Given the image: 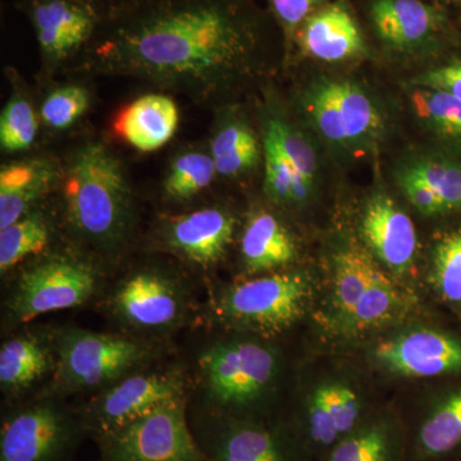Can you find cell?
<instances>
[{
  "label": "cell",
  "instance_id": "obj_26",
  "mask_svg": "<svg viewBox=\"0 0 461 461\" xmlns=\"http://www.w3.org/2000/svg\"><path fill=\"white\" fill-rule=\"evenodd\" d=\"M402 457L399 423L390 417H375L332 446L324 461H402Z\"/></svg>",
  "mask_w": 461,
  "mask_h": 461
},
{
  "label": "cell",
  "instance_id": "obj_16",
  "mask_svg": "<svg viewBox=\"0 0 461 461\" xmlns=\"http://www.w3.org/2000/svg\"><path fill=\"white\" fill-rule=\"evenodd\" d=\"M379 366L402 377L429 378L461 372V339L441 330H403L373 351Z\"/></svg>",
  "mask_w": 461,
  "mask_h": 461
},
{
  "label": "cell",
  "instance_id": "obj_18",
  "mask_svg": "<svg viewBox=\"0 0 461 461\" xmlns=\"http://www.w3.org/2000/svg\"><path fill=\"white\" fill-rule=\"evenodd\" d=\"M360 233L369 253L390 271L403 275L411 268L418 250L417 230L409 215L393 199L384 194L369 199Z\"/></svg>",
  "mask_w": 461,
  "mask_h": 461
},
{
  "label": "cell",
  "instance_id": "obj_21",
  "mask_svg": "<svg viewBox=\"0 0 461 461\" xmlns=\"http://www.w3.org/2000/svg\"><path fill=\"white\" fill-rule=\"evenodd\" d=\"M242 268L249 277L286 269L297 258L295 239L287 227L266 209L248 215L240 240Z\"/></svg>",
  "mask_w": 461,
  "mask_h": 461
},
{
  "label": "cell",
  "instance_id": "obj_7",
  "mask_svg": "<svg viewBox=\"0 0 461 461\" xmlns=\"http://www.w3.org/2000/svg\"><path fill=\"white\" fill-rule=\"evenodd\" d=\"M312 281L294 269L251 276L215 287L205 306V320L230 332L271 339L290 330L304 315Z\"/></svg>",
  "mask_w": 461,
  "mask_h": 461
},
{
  "label": "cell",
  "instance_id": "obj_13",
  "mask_svg": "<svg viewBox=\"0 0 461 461\" xmlns=\"http://www.w3.org/2000/svg\"><path fill=\"white\" fill-rule=\"evenodd\" d=\"M304 107L321 138L333 147L368 144L382 129V117L372 99L348 81H315L306 90Z\"/></svg>",
  "mask_w": 461,
  "mask_h": 461
},
{
  "label": "cell",
  "instance_id": "obj_2",
  "mask_svg": "<svg viewBox=\"0 0 461 461\" xmlns=\"http://www.w3.org/2000/svg\"><path fill=\"white\" fill-rule=\"evenodd\" d=\"M58 213L68 241L102 260L120 262L131 244L138 204L126 167L104 142L85 141L62 165Z\"/></svg>",
  "mask_w": 461,
  "mask_h": 461
},
{
  "label": "cell",
  "instance_id": "obj_23",
  "mask_svg": "<svg viewBox=\"0 0 461 461\" xmlns=\"http://www.w3.org/2000/svg\"><path fill=\"white\" fill-rule=\"evenodd\" d=\"M371 18L382 41L395 50H411L429 41L441 17L420 0H375Z\"/></svg>",
  "mask_w": 461,
  "mask_h": 461
},
{
  "label": "cell",
  "instance_id": "obj_11",
  "mask_svg": "<svg viewBox=\"0 0 461 461\" xmlns=\"http://www.w3.org/2000/svg\"><path fill=\"white\" fill-rule=\"evenodd\" d=\"M190 400L167 403L94 437L100 461H209L191 429Z\"/></svg>",
  "mask_w": 461,
  "mask_h": 461
},
{
  "label": "cell",
  "instance_id": "obj_27",
  "mask_svg": "<svg viewBox=\"0 0 461 461\" xmlns=\"http://www.w3.org/2000/svg\"><path fill=\"white\" fill-rule=\"evenodd\" d=\"M461 446V387L436 403L418 426L415 456L438 459Z\"/></svg>",
  "mask_w": 461,
  "mask_h": 461
},
{
  "label": "cell",
  "instance_id": "obj_3",
  "mask_svg": "<svg viewBox=\"0 0 461 461\" xmlns=\"http://www.w3.org/2000/svg\"><path fill=\"white\" fill-rule=\"evenodd\" d=\"M281 373L280 350L267 339L232 332L211 339L196 355L193 386L198 387V403L191 411L266 420Z\"/></svg>",
  "mask_w": 461,
  "mask_h": 461
},
{
  "label": "cell",
  "instance_id": "obj_20",
  "mask_svg": "<svg viewBox=\"0 0 461 461\" xmlns=\"http://www.w3.org/2000/svg\"><path fill=\"white\" fill-rule=\"evenodd\" d=\"M62 165L50 157H27L0 169V230L16 222L59 186Z\"/></svg>",
  "mask_w": 461,
  "mask_h": 461
},
{
  "label": "cell",
  "instance_id": "obj_24",
  "mask_svg": "<svg viewBox=\"0 0 461 461\" xmlns=\"http://www.w3.org/2000/svg\"><path fill=\"white\" fill-rule=\"evenodd\" d=\"M303 48L323 62H341L364 53L359 26L350 12L339 5L321 9L306 20Z\"/></svg>",
  "mask_w": 461,
  "mask_h": 461
},
{
  "label": "cell",
  "instance_id": "obj_36",
  "mask_svg": "<svg viewBox=\"0 0 461 461\" xmlns=\"http://www.w3.org/2000/svg\"><path fill=\"white\" fill-rule=\"evenodd\" d=\"M400 186L403 190L406 198L420 213L433 215L448 212L447 206L442 199L430 189L420 176L415 175L411 168L400 176Z\"/></svg>",
  "mask_w": 461,
  "mask_h": 461
},
{
  "label": "cell",
  "instance_id": "obj_37",
  "mask_svg": "<svg viewBox=\"0 0 461 461\" xmlns=\"http://www.w3.org/2000/svg\"><path fill=\"white\" fill-rule=\"evenodd\" d=\"M415 83L418 86L447 91L461 100V63H453V65L433 69L429 74L420 76Z\"/></svg>",
  "mask_w": 461,
  "mask_h": 461
},
{
  "label": "cell",
  "instance_id": "obj_35",
  "mask_svg": "<svg viewBox=\"0 0 461 461\" xmlns=\"http://www.w3.org/2000/svg\"><path fill=\"white\" fill-rule=\"evenodd\" d=\"M411 169L435 191L448 211L461 209V167L445 160L429 159Z\"/></svg>",
  "mask_w": 461,
  "mask_h": 461
},
{
  "label": "cell",
  "instance_id": "obj_14",
  "mask_svg": "<svg viewBox=\"0 0 461 461\" xmlns=\"http://www.w3.org/2000/svg\"><path fill=\"white\" fill-rule=\"evenodd\" d=\"M236 218L220 205L203 206L167 218L157 227L156 247L198 271H209L229 253Z\"/></svg>",
  "mask_w": 461,
  "mask_h": 461
},
{
  "label": "cell",
  "instance_id": "obj_12",
  "mask_svg": "<svg viewBox=\"0 0 461 461\" xmlns=\"http://www.w3.org/2000/svg\"><path fill=\"white\" fill-rule=\"evenodd\" d=\"M191 429L209 461H302L299 442L277 421L190 411Z\"/></svg>",
  "mask_w": 461,
  "mask_h": 461
},
{
  "label": "cell",
  "instance_id": "obj_19",
  "mask_svg": "<svg viewBox=\"0 0 461 461\" xmlns=\"http://www.w3.org/2000/svg\"><path fill=\"white\" fill-rule=\"evenodd\" d=\"M32 21L48 71H56L89 41L95 17L78 0H41L32 9Z\"/></svg>",
  "mask_w": 461,
  "mask_h": 461
},
{
  "label": "cell",
  "instance_id": "obj_29",
  "mask_svg": "<svg viewBox=\"0 0 461 461\" xmlns=\"http://www.w3.org/2000/svg\"><path fill=\"white\" fill-rule=\"evenodd\" d=\"M215 176L211 151L189 149L173 158L163 181V193L171 202H187L211 186Z\"/></svg>",
  "mask_w": 461,
  "mask_h": 461
},
{
  "label": "cell",
  "instance_id": "obj_31",
  "mask_svg": "<svg viewBox=\"0 0 461 461\" xmlns=\"http://www.w3.org/2000/svg\"><path fill=\"white\" fill-rule=\"evenodd\" d=\"M263 140L272 142L280 151L288 166L294 169L297 177L313 187L317 158L313 148L305 140L304 136L296 131L290 123L282 118L272 117L264 127Z\"/></svg>",
  "mask_w": 461,
  "mask_h": 461
},
{
  "label": "cell",
  "instance_id": "obj_25",
  "mask_svg": "<svg viewBox=\"0 0 461 461\" xmlns=\"http://www.w3.org/2000/svg\"><path fill=\"white\" fill-rule=\"evenodd\" d=\"M59 213L54 214L45 203L35 206L16 222L0 230V275L8 277L27 260L53 247Z\"/></svg>",
  "mask_w": 461,
  "mask_h": 461
},
{
  "label": "cell",
  "instance_id": "obj_22",
  "mask_svg": "<svg viewBox=\"0 0 461 461\" xmlns=\"http://www.w3.org/2000/svg\"><path fill=\"white\" fill-rule=\"evenodd\" d=\"M180 112L166 94H147L133 100L118 117L117 132L136 150L150 153L165 147L177 131Z\"/></svg>",
  "mask_w": 461,
  "mask_h": 461
},
{
  "label": "cell",
  "instance_id": "obj_1",
  "mask_svg": "<svg viewBox=\"0 0 461 461\" xmlns=\"http://www.w3.org/2000/svg\"><path fill=\"white\" fill-rule=\"evenodd\" d=\"M251 71V39L217 0L145 9L87 53L75 72L144 81L211 103Z\"/></svg>",
  "mask_w": 461,
  "mask_h": 461
},
{
  "label": "cell",
  "instance_id": "obj_4",
  "mask_svg": "<svg viewBox=\"0 0 461 461\" xmlns=\"http://www.w3.org/2000/svg\"><path fill=\"white\" fill-rule=\"evenodd\" d=\"M105 264L76 247H51L27 260L9 281L2 305L3 335L32 323L41 315L89 304L107 287Z\"/></svg>",
  "mask_w": 461,
  "mask_h": 461
},
{
  "label": "cell",
  "instance_id": "obj_34",
  "mask_svg": "<svg viewBox=\"0 0 461 461\" xmlns=\"http://www.w3.org/2000/svg\"><path fill=\"white\" fill-rule=\"evenodd\" d=\"M90 107V94L86 87L67 84L51 90L42 100L41 122L48 129L62 131L74 126Z\"/></svg>",
  "mask_w": 461,
  "mask_h": 461
},
{
  "label": "cell",
  "instance_id": "obj_8",
  "mask_svg": "<svg viewBox=\"0 0 461 461\" xmlns=\"http://www.w3.org/2000/svg\"><path fill=\"white\" fill-rule=\"evenodd\" d=\"M411 300L357 245L339 249L332 258L330 321L346 338L386 329L406 317Z\"/></svg>",
  "mask_w": 461,
  "mask_h": 461
},
{
  "label": "cell",
  "instance_id": "obj_33",
  "mask_svg": "<svg viewBox=\"0 0 461 461\" xmlns=\"http://www.w3.org/2000/svg\"><path fill=\"white\" fill-rule=\"evenodd\" d=\"M430 282L442 299L461 305V230L447 233L437 242Z\"/></svg>",
  "mask_w": 461,
  "mask_h": 461
},
{
  "label": "cell",
  "instance_id": "obj_9",
  "mask_svg": "<svg viewBox=\"0 0 461 461\" xmlns=\"http://www.w3.org/2000/svg\"><path fill=\"white\" fill-rule=\"evenodd\" d=\"M86 437L78 406L35 396L3 411L0 461H74Z\"/></svg>",
  "mask_w": 461,
  "mask_h": 461
},
{
  "label": "cell",
  "instance_id": "obj_30",
  "mask_svg": "<svg viewBox=\"0 0 461 461\" xmlns=\"http://www.w3.org/2000/svg\"><path fill=\"white\" fill-rule=\"evenodd\" d=\"M39 132V117L25 91L14 87L0 115V145L3 151L29 150Z\"/></svg>",
  "mask_w": 461,
  "mask_h": 461
},
{
  "label": "cell",
  "instance_id": "obj_17",
  "mask_svg": "<svg viewBox=\"0 0 461 461\" xmlns=\"http://www.w3.org/2000/svg\"><path fill=\"white\" fill-rule=\"evenodd\" d=\"M363 399L345 379L321 382L306 396L300 435L309 446L330 450L363 423Z\"/></svg>",
  "mask_w": 461,
  "mask_h": 461
},
{
  "label": "cell",
  "instance_id": "obj_6",
  "mask_svg": "<svg viewBox=\"0 0 461 461\" xmlns=\"http://www.w3.org/2000/svg\"><path fill=\"white\" fill-rule=\"evenodd\" d=\"M100 297V308L120 332L150 341L168 342L200 318L189 282L165 264L133 267Z\"/></svg>",
  "mask_w": 461,
  "mask_h": 461
},
{
  "label": "cell",
  "instance_id": "obj_5",
  "mask_svg": "<svg viewBox=\"0 0 461 461\" xmlns=\"http://www.w3.org/2000/svg\"><path fill=\"white\" fill-rule=\"evenodd\" d=\"M168 348V342L139 339L120 330L56 327L57 369L38 396L67 400L94 395L130 373L159 363Z\"/></svg>",
  "mask_w": 461,
  "mask_h": 461
},
{
  "label": "cell",
  "instance_id": "obj_10",
  "mask_svg": "<svg viewBox=\"0 0 461 461\" xmlns=\"http://www.w3.org/2000/svg\"><path fill=\"white\" fill-rule=\"evenodd\" d=\"M193 378L178 363L154 364L89 396L78 405L90 438L120 429L167 403L190 400Z\"/></svg>",
  "mask_w": 461,
  "mask_h": 461
},
{
  "label": "cell",
  "instance_id": "obj_38",
  "mask_svg": "<svg viewBox=\"0 0 461 461\" xmlns=\"http://www.w3.org/2000/svg\"><path fill=\"white\" fill-rule=\"evenodd\" d=\"M321 0H272L276 14L287 27H295L308 17Z\"/></svg>",
  "mask_w": 461,
  "mask_h": 461
},
{
  "label": "cell",
  "instance_id": "obj_15",
  "mask_svg": "<svg viewBox=\"0 0 461 461\" xmlns=\"http://www.w3.org/2000/svg\"><path fill=\"white\" fill-rule=\"evenodd\" d=\"M57 369L56 327H21L0 345V390L5 403L38 396Z\"/></svg>",
  "mask_w": 461,
  "mask_h": 461
},
{
  "label": "cell",
  "instance_id": "obj_32",
  "mask_svg": "<svg viewBox=\"0 0 461 461\" xmlns=\"http://www.w3.org/2000/svg\"><path fill=\"white\" fill-rule=\"evenodd\" d=\"M415 113L429 129L461 138V100L447 91L417 87L411 94Z\"/></svg>",
  "mask_w": 461,
  "mask_h": 461
},
{
  "label": "cell",
  "instance_id": "obj_39",
  "mask_svg": "<svg viewBox=\"0 0 461 461\" xmlns=\"http://www.w3.org/2000/svg\"><path fill=\"white\" fill-rule=\"evenodd\" d=\"M447 2L461 3V0H447Z\"/></svg>",
  "mask_w": 461,
  "mask_h": 461
},
{
  "label": "cell",
  "instance_id": "obj_28",
  "mask_svg": "<svg viewBox=\"0 0 461 461\" xmlns=\"http://www.w3.org/2000/svg\"><path fill=\"white\" fill-rule=\"evenodd\" d=\"M211 154L218 176L236 177L250 171L259 162V141L247 123L227 120L218 124L213 133Z\"/></svg>",
  "mask_w": 461,
  "mask_h": 461
}]
</instances>
